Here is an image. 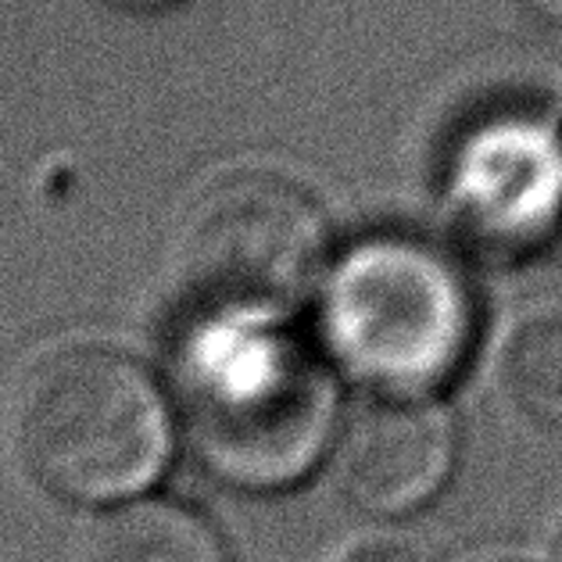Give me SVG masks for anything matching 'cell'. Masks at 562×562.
<instances>
[{
    "mask_svg": "<svg viewBox=\"0 0 562 562\" xmlns=\"http://www.w3.org/2000/svg\"><path fill=\"white\" fill-rule=\"evenodd\" d=\"M119 4H130V8H140V11H158V8L180 4V0H119Z\"/></svg>",
    "mask_w": 562,
    "mask_h": 562,
    "instance_id": "cell-11",
    "label": "cell"
},
{
    "mask_svg": "<svg viewBox=\"0 0 562 562\" xmlns=\"http://www.w3.org/2000/svg\"><path fill=\"white\" fill-rule=\"evenodd\" d=\"M83 562H229L218 533L172 502H133L90 533Z\"/></svg>",
    "mask_w": 562,
    "mask_h": 562,
    "instance_id": "cell-7",
    "label": "cell"
},
{
    "mask_svg": "<svg viewBox=\"0 0 562 562\" xmlns=\"http://www.w3.org/2000/svg\"><path fill=\"white\" fill-rule=\"evenodd\" d=\"M448 204L473 237L530 248L562 218V140L552 119L498 115L465 130L448 158Z\"/></svg>",
    "mask_w": 562,
    "mask_h": 562,
    "instance_id": "cell-5",
    "label": "cell"
},
{
    "mask_svg": "<svg viewBox=\"0 0 562 562\" xmlns=\"http://www.w3.org/2000/svg\"><path fill=\"white\" fill-rule=\"evenodd\" d=\"M552 562H562V524L555 527V538H552Z\"/></svg>",
    "mask_w": 562,
    "mask_h": 562,
    "instance_id": "cell-12",
    "label": "cell"
},
{
    "mask_svg": "<svg viewBox=\"0 0 562 562\" xmlns=\"http://www.w3.org/2000/svg\"><path fill=\"white\" fill-rule=\"evenodd\" d=\"M502 380L524 413L562 423V312H538L516 323L502 355Z\"/></svg>",
    "mask_w": 562,
    "mask_h": 562,
    "instance_id": "cell-8",
    "label": "cell"
},
{
    "mask_svg": "<svg viewBox=\"0 0 562 562\" xmlns=\"http://www.w3.org/2000/svg\"><path fill=\"white\" fill-rule=\"evenodd\" d=\"M25 473L76 505L122 502L161 476L172 451L166 394L147 369L98 340L36 355L11 402Z\"/></svg>",
    "mask_w": 562,
    "mask_h": 562,
    "instance_id": "cell-2",
    "label": "cell"
},
{
    "mask_svg": "<svg viewBox=\"0 0 562 562\" xmlns=\"http://www.w3.org/2000/svg\"><path fill=\"white\" fill-rule=\"evenodd\" d=\"M334 562H434V555L408 538L376 533V538H359V541L345 544Z\"/></svg>",
    "mask_w": 562,
    "mask_h": 562,
    "instance_id": "cell-9",
    "label": "cell"
},
{
    "mask_svg": "<svg viewBox=\"0 0 562 562\" xmlns=\"http://www.w3.org/2000/svg\"><path fill=\"white\" fill-rule=\"evenodd\" d=\"M456 459V423L430 397H380L351 419L337 451L345 495L366 513L397 516L430 502Z\"/></svg>",
    "mask_w": 562,
    "mask_h": 562,
    "instance_id": "cell-6",
    "label": "cell"
},
{
    "mask_svg": "<svg viewBox=\"0 0 562 562\" xmlns=\"http://www.w3.org/2000/svg\"><path fill=\"white\" fill-rule=\"evenodd\" d=\"M527 8H533L538 15H544V19H555V22H562V0H524Z\"/></svg>",
    "mask_w": 562,
    "mask_h": 562,
    "instance_id": "cell-10",
    "label": "cell"
},
{
    "mask_svg": "<svg viewBox=\"0 0 562 562\" xmlns=\"http://www.w3.org/2000/svg\"><path fill=\"white\" fill-rule=\"evenodd\" d=\"M326 215L291 176L244 169L190 201L172 237L187 323H286L326 266Z\"/></svg>",
    "mask_w": 562,
    "mask_h": 562,
    "instance_id": "cell-4",
    "label": "cell"
},
{
    "mask_svg": "<svg viewBox=\"0 0 562 562\" xmlns=\"http://www.w3.org/2000/svg\"><path fill=\"white\" fill-rule=\"evenodd\" d=\"M552 122H555V133H559V140H562V108L555 112V119H552Z\"/></svg>",
    "mask_w": 562,
    "mask_h": 562,
    "instance_id": "cell-13",
    "label": "cell"
},
{
    "mask_svg": "<svg viewBox=\"0 0 562 562\" xmlns=\"http://www.w3.org/2000/svg\"><path fill=\"white\" fill-rule=\"evenodd\" d=\"M334 362L383 397H427L459 373L476 334L470 277L445 248L376 233L348 248L323 283Z\"/></svg>",
    "mask_w": 562,
    "mask_h": 562,
    "instance_id": "cell-3",
    "label": "cell"
},
{
    "mask_svg": "<svg viewBox=\"0 0 562 562\" xmlns=\"http://www.w3.org/2000/svg\"><path fill=\"white\" fill-rule=\"evenodd\" d=\"M176 387L204 462L240 487L291 484L330 441L334 380L286 323H190Z\"/></svg>",
    "mask_w": 562,
    "mask_h": 562,
    "instance_id": "cell-1",
    "label": "cell"
}]
</instances>
